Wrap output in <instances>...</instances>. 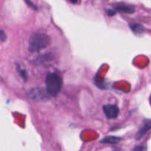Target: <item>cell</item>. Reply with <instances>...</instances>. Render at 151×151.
I'll use <instances>...</instances> for the list:
<instances>
[{
	"instance_id": "cell-1",
	"label": "cell",
	"mask_w": 151,
	"mask_h": 151,
	"mask_svg": "<svg viewBox=\"0 0 151 151\" xmlns=\"http://www.w3.org/2000/svg\"><path fill=\"white\" fill-rule=\"evenodd\" d=\"M50 38L48 35L41 32H34L29 38L28 50L31 52H35L43 50L50 44Z\"/></svg>"
},
{
	"instance_id": "cell-2",
	"label": "cell",
	"mask_w": 151,
	"mask_h": 151,
	"mask_svg": "<svg viewBox=\"0 0 151 151\" xmlns=\"http://www.w3.org/2000/svg\"><path fill=\"white\" fill-rule=\"evenodd\" d=\"M62 78L58 74L50 73L46 77V86L47 91L50 95L56 97L62 88Z\"/></svg>"
},
{
	"instance_id": "cell-3",
	"label": "cell",
	"mask_w": 151,
	"mask_h": 151,
	"mask_svg": "<svg viewBox=\"0 0 151 151\" xmlns=\"http://www.w3.org/2000/svg\"><path fill=\"white\" fill-rule=\"evenodd\" d=\"M103 111L108 119H115L119 115V109L116 105L108 104L103 106Z\"/></svg>"
},
{
	"instance_id": "cell-4",
	"label": "cell",
	"mask_w": 151,
	"mask_h": 151,
	"mask_svg": "<svg viewBox=\"0 0 151 151\" xmlns=\"http://www.w3.org/2000/svg\"><path fill=\"white\" fill-rule=\"evenodd\" d=\"M150 129H151V119H146V120H145L144 122H143L142 125L140 127L138 132L136 134V139H141L144 137L145 134Z\"/></svg>"
},
{
	"instance_id": "cell-5",
	"label": "cell",
	"mask_w": 151,
	"mask_h": 151,
	"mask_svg": "<svg viewBox=\"0 0 151 151\" xmlns=\"http://www.w3.org/2000/svg\"><path fill=\"white\" fill-rule=\"evenodd\" d=\"M115 10L120 13H133L135 11V7L132 5L126 4H118L116 6H114Z\"/></svg>"
},
{
	"instance_id": "cell-6",
	"label": "cell",
	"mask_w": 151,
	"mask_h": 151,
	"mask_svg": "<svg viewBox=\"0 0 151 151\" xmlns=\"http://www.w3.org/2000/svg\"><path fill=\"white\" fill-rule=\"evenodd\" d=\"M130 27H131V30L136 34H141L145 31V27L140 24L137 23H132L130 24Z\"/></svg>"
},
{
	"instance_id": "cell-7",
	"label": "cell",
	"mask_w": 151,
	"mask_h": 151,
	"mask_svg": "<svg viewBox=\"0 0 151 151\" xmlns=\"http://www.w3.org/2000/svg\"><path fill=\"white\" fill-rule=\"evenodd\" d=\"M121 139L119 137H114V136H109L103 139L101 141V143H106V144H116L120 141Z\"/></svg>"
},
{
	"instance_id": "cell-8",
	"label": "cell",
	"mask_w": 151,
	"mask_h": 151,
	"mask_svg": "<svg viewBox=\"0 0 151 151\" xmlns=\"http://www.w3.org/2000/svg\"><path fill=\"white\" fill-rule=\"evenodd\" d=\"M17 70H18V72H19L20 76L22 78V79H23L24 81H26V80H27V74H26V72H25V70L20 69L19 67H18Z\"/></svg>"
},
{
	"instance_id": "cell-9",
	"label": "cell",
	"mask_w": 151,
	"mask_h": 151,
	"mask_svg": "<svg viewBox=\"0 0 151 151\" xmlns=\"http://www.w3.org/2000/svg\"><path fill=\"white\" fill-rule=\"evenodd\" d=\"M134 151H147V146L145 145H139L134 149Z\"/></svg>"
},
{
	"instance_id": "cell-10",
	"label": "cell",
	"mask_w": 151,
	"mask_h": 151,
	"mask_svg": "<svg viewBox=\"0 0 151 151\" xmlns=\"http://www.w3.org/2000/svg\"><path fill=\"white\" fill-rule=\"evenodd\" d=\"M0 40L2 41H5L6 40V35L2 29H0Z\"/></svg>"
},
{
	"instance_id": "cell-11",
	"label": "cell",
	"mask_w": 151,
	"mask_h": 151,
	"mask_svg": "<svg viewBox=\"0 0 151 151\" xmlns=\"http://www.w3.org/2000/svg\"><path fill=\"white\" fill-rule=\"evenodd\" d=\"M25 2L27 3V4H28V5L29 6V7H32V9H36V7H35V5L34 4H32V2H31V1H25Z\"/></svg>"
},
{
	"instance_id": "cell-12",
	"label": "cell",
	"mask_w": 151,
	"mask_h": 151,
	"mask_svg": "<svg viewBox=\"0 0 151 151\" xmlns=\"http://www.w3.org/2000/svg\"><path fill=\"white\" fill-rule=\"evenodd\" d=\"M106 12H107V13H108V15H109V16H114V15L115 14V13H116V12L114 11V10H106Z\"/></svg>"
},
{
	"instance_id": "cell-13",
	"label": "cell",
	"mask_w": 151,
	"mask_h": 151,
	"mask_svg": "<svg viewBox=\"0 0 151 151\" xmlns=\"http://www.w3.org/2000/svg\"><path fill=\"white\" fill-rule=\"evenodd\" d=\"M113 151H121L119 149H115V150H114Z\"/></svg>"
}]
</instances>
